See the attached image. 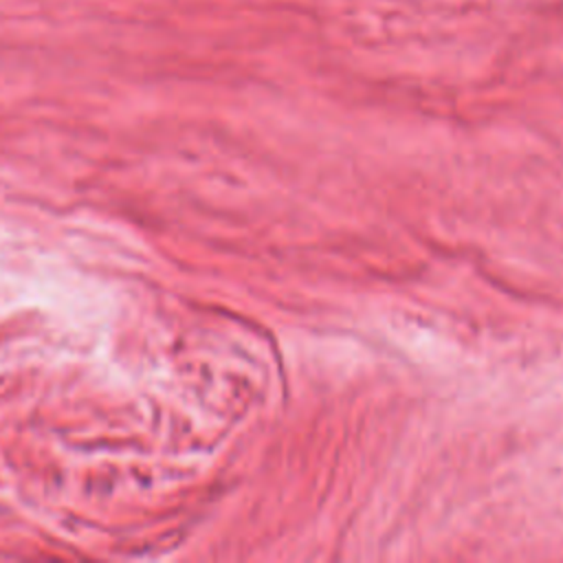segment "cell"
Listing matches in <instances>:
<instances>
[{"mask_svg":"<svg viewBox=\"0 0 563 563\" xmlns=\"http://www.w3.org/2000/svg\"><path fill=\"white\" fill-rule=\"evenodd\" d=\"M482 0H347L345 18L361 24L398 20H449L468 18Z\"/></svg>","mask_w":563,"mask_h":563,"instance_id":"1","label":"cell"}]
</instances>
